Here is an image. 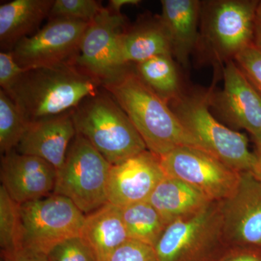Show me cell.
I'll use <instances>...</instances> for the list:
<instances>
[{"label": "cell", "instance_id": "cell-1", "mask_svg": "<svg viewBox=\"0 0 261 261\" xmlns=\"http://www.w3.org/2000/svg\"><path fill=\"white\" fill-rule=\"evenodd\" d=\"M132 65L119 78L102 87L126 113L147 150L161 158L178 147L201 149L169 105L141 80Z\"/></svg>", "mask_w": 261, "mask_h": 261}, {"label": "cell", "instance_id": "cell-2", "mask_svg": "<svg viewBox=\"0 0 261 261\" xmlns=\"http://www.w3.org/2000/svg\"><path fill=\"white\" fill-rule=\"evenodd\" d=\"M102 84L75 63L25 70L6 92L30 122L72 111Z\"/></svg>", "mask_w": 261, "mask_h": 261}, {"label": "cell", "instance_id": "cell-3", "mask_svg": "<svg viewBox=\"0 0 261 261\" xmlns=\"http://www.w3.org/2000/svg\"><path fill=\"white\" fill-rule=\"evenodd\" d=\"M72 118L76 133L112 166L147 149L126 113L103 87L74 108Z\"/></svg>", "mask_w": 261, "mask_h": 261}, {"label": "cell", "instance_id": "cell-4", "mask_svg": "<svg viewBox=\"0 0 261 261\" xmlns=\"http://www.w3.org/2000/svg\"><path fill=\"white\" fill-rule=\"evenodd\" d=\"M258 2L202 1L198 42L195 49L201 61L226 64L253 42Z\"/></svg>", "mask_w": 261, "mask_h": 261}, {"label": "cell", "instance_id": "cell-5", "mask_svg": "<svg viewBox=\"0 0 261 261\" xmlns=\"http://www.w3.org/2000/svg\"><path fill=\"white\" fill-rule=\"evenodd\" d=\"M212 90L184 92L169 106L201 149L238 172L250 171L256 154L249 149L246 136L230 129L213 116Z\"/></svg>", "mask_w": 261, "mask_h": 261}, {"label": "cell", "instance_id": "cell-6", "mask_svg": "<svg viewBox=\"0 0 261 261\" xmlns=\"http://www.w3.org/2000/svg\"><path fill=\"white\" fill-rule=\"evenodd\" d=\"M111 166L87 139L76 134L57 171L53 194L69 199L84 214H91L108 202Z\"/></svg>", "mask_w": 261, "mask_h": 261}, {"label": "cell", "instance_id": "cell-7", "mask_svg": "<svg viewBox=\"0 0 261 261\" xmlns=\"http://www.w3.org/2000/svg\"><path fill=\"white\" fill-rule=\"evenodd\" d=\"M22 249L47 255L68 239L81 237L86 215L69 199L53 194L20 205Z\"/></svg>", "mask_w": 261, "mask_h": 261}, {"label": "cell", "instance_id": "cell-8", "mask_svg": "<svg viewBox=\"0 0 261 261\" xmlns=\"http://www.w3.org/2000/svg\"><path fill=\"white\" fill-rule=\"evenodd\" d=\"M223 238L221 202L173 221L154 246L157 261H198Z\"/></svg>", "mask_w": 261, "mask_h": 261}, {"label": "cell", "instance_id": "cell-9", "mask_svg": "<svg viewBox=\"0 0 261 261\" xmlns=\"http://www.w3.org/2000/svg\"><path fill=\"white\" fill-rule=\"evenodd\" d=\"M126 17L108 8L89 23L81 42L75 64L104 84L114 82L132 65L124 64L120 38L126 29Z\"/></svg>", "mask_w": 261, "mask_h": 261}, {"label": "cell", "instance_id": "cell-10", "mask_svg": "<svg viewBox=\"0 0 261 261\" xmlns=\"http://www.w3.org/2000/svg\"><path fill=\"white\" fill-rule=\"evenodd\" d=\"M159 159L166 176L185 181L213 202L229 197L240 180L241 172L197 147H178Z\"/></svg>", "mask_w": 261, "mask_h": 261}, {"label": "cell", "instance_id": "cell-11", "mask_svg": "<svg viewBox=\"0 0 261 261\" xmlns=\"http://www.w3.org/2000/svg\"><path fill=\"white\" fill-rule=\"evenodd\" d=\"M89 24L68 19H48L37 33L17 43L12 53L24 70L75 63Z\"/></svg>", "mask_w": 261, "mask_h": 261}, {"label": "cell", "instance_id": "cell-12", "mask_svg": "<svg viewBox=\"0 0 261 261\" xmlns=\"http://www.w3.org/2000/svg\"><path fill=\"white\" fill-rule=\"evenodd\" d=\"M223 238L235 245L261 246V182L240 173L234 191L221 202Z\"/></svg>", "mask_w": 261, "mask_h": 261}, {"label": "cell", "instance_id": "cell-13", "mask_svg": "<svg viewBox=\"0 0 261 261\" xmlns=\"http://www.w3.org/2000/svg\"><path fill=\"white\" fill-rule=\"evenodd\" d=\"M224 87L211 92V106L237 128L251 134L254 140L261 137V95L250 83L234 61L223 68Z\"/></svg>", "mask_w": 261, "mask_h": 261}, {"label": "cell", "instance_id": "cell-14", "mask_svg": "<svg viewBox=\"0 0 261 261\" xmlns=\"http://www.w3.org/2000/svg\"><path fill=\"white\" fill-rule=\"evenodd\" d=\"M0 177L10 197L23 205L54 193L57 170L40 158L13 149L1 155Z\"/></svg>", "mask_w": 261, "mask_h": 261}, {"label": "cell", "instance_id": "cell-15", "mask_svg": "<svg viewBox=\"0 0 261 261\" xmlns=\"http://www.w3.org/2000/svg\"><path fill=\"white\" fill-rule=\"evenodd\" d=\"M165 176L159 158L147 149L111 166L108 183V202L123 208L145 202Z\"/></svg>", "mask_w": 261, "mask_h": 261}, {"label": "cell", "instance_id": "cell-16", "mask_svg": "<svg viewBox=\"0 0 261 261\" xmlns=\"http://www.w3.org/2000/svg\"><path fill=\"white\" fill-rule=\"evenodd\" d=\"M72 111L30 122L17 152L40 158L58 171L77 134Z\"/></svg>", "mask_w": 261, "mask_h": 261}, {"label": "cell", "instance_id": "cell-17", "mask_svg": "<svg viewBox=\"0 0 261 261\" xmlns=\"http://www.w3.org/2000/svg\"><path fill=\"white\" fill-rule=\"evenodd\" d=\"M159 15L171 42L172 56L187 67L198 42L201 6L199 0H162Z\"/></svg>", "mask_w": 261, "mask_h": 261}, {"label": "cell", "instance_id": "cell-18", "mask_svg": "<svg viewBox=\"0 0 261 261\" xmlns=\"http://www.w3.org/2000/svg\"><path fill=\"white\" fill-rule=\"evenodd\" d=\"M55 0H14L0 5V45L11 51L17 43L40 29Z\"/></svg>", "mask_w": 261, "mask_h": 261}, {"label": "cell", "instance_id": "cell-19", "mask_svg": "<svg viewBox=\"0 0 261 261\" xmlns=\"http://www.w3.org/2000/svg\"><path fill=\"white\" fill-rule=\"evenodd\" d=\"M81 238L92 248L97 261H108L113 252L129 240L121 207L106 203L86 215Z\"/></svg>", "mask_w": 261, "mask_h": 261}, {"label": "cell", "instance_id": "cell-20", "mask_svg": "<svg viewBox=\"0 0 261 261\" xmlns=\"http://www.w3.org/2000/svg\"><path fill=\"white\" fill-rule=\"evenodd\" d=\"M122 61L135 65L155 56L171 55V42L159 15L126 27L120 38Z\"/></svg>", "mask_w": 261, "mask_h": 261}, {"label": "cell", "instance_id": "cell-21", "mask_svg": "<svg viewBox=\"0 0 261 261\" xmlns=\"http://www.w3.org/2000/svg\"><path fill=\"white\" fill-rule=\"evenodd\" d=\"M166 225L195 214L213 202L193 187L178 178L165 176L149 197Z\"/></svg>", "mask_w": 261, "mask_h": 261}, {"label": "cell", "instance_id": "cell-22", "mask_svg": "<svg viewBox=\"0 0 261 261\" xmlns=\"http://www.w3.org/2000/svg\"><path fill=\"white\" fill-rule=\"evenodd\" d=\"M141 80L169 105L184 91L176 62L171 55H163L134 65Z\"/></svg>", "mask_w": 261, "mask_h": 261}, {"label": "cell", "instance_id": "cell-23", "mask_svg": "<svg viewBox=\"0 0 261 261\" xmlns=\"http://www.w3.org/2000/svg\"><path fill=\"white\" fill-rule=\"evenodd\" d=\"M129 240L154 247L166 228L162 218L148 201L121 208Z\"/></svg>", "mask_w": 261, "mask_h": 261}, {"label": "cell", "instance_id": "cell-24", "mask_svg": "<svg viewBox=\"0 0 261 261\" xmlns=\"http://www.w3.org/2000/svg\"><path fill=\"white\" fill-rule=\"evenodd\" d=\"M29 122L4 90H0V151L5 154L15 149L23 138Z\"/></svg>", "mask_w": 261, "mask_h": 261}, {"label": "cell", "instance_id": "cell-25", "mask_svg": "<svg viewBox=\"0 0 261 261\" xmlns=\"http://www.w3.org/2000/svg\"><path fill=\"white\" fill-rule=\"evenodd\" d=\"M23 224L20 205L0 186V247L1 252L22 249Z\"/></svg>", "mask_w": 261, "mask_h": 261}, {"label": "cell", "instance_id": "cell-26", "mask_svg": "<svg viewBox=\"0 0 261 261\" xmlns=\"http://www.w3.org/2000/svg\"><path fill=\"white\" fill-rule=\"evenodd\" d=\"M104 9L95 0H55L49 18H63L90 23Z\"/></svg>", "mask_w": 261, "mask_h": 261}, {"label": "cell", "instance_id": "cell-27", "mask_svg": "<svg viewBox=\"0 0 261 261\" xmlns=\"http://www.w3.org/2000/svg\"><path fill=\"white\" fill-rule=\"evenodd\" d=\"M47 261H97L92 248L81 238L58 244L47 255Z\"/></svg>", "mask_w": 261, "mask_h": 261}, {"label": "cell", "instance_id": "cell-28", "mask_svg": "<svg viewBox=\"0 0 261 261\" xmlns=\"http://www.w3.org/2000/svg\"><path fill=\"white\" fill-rule=\"evenodd\" d=\"M244 75L261 95V49L253 42L234 58Z\"/></svg>", "mask_w": 261, "mask_h": 261}, {"label": "cell", "instance_id": "cell-29", "mask_svg": "<svg viewBox=\"0 0 261 261\" xmlns=\"http://www.w3.org/2000/svg\"><path fill=\"white\" fill-rule=\"evenodd\" d=\"M108 261H157L153 247L128 240L117 248Z\"/></svg>", "mask_w": 261, "mask_h": 261}, {"label": "cell", "instance_id": "cell-30", "mask_svg": "<svg viewBox=\"0 0 261 261\" xmlns=\"http://www.w3.org/2000/svg\"><path fill=\"white\" fill-rule=\"evenodd\" d=\"M24 70L15 61L12 51L0 53V86L8 92L24 73Z\"/></svg>", "mask_w": 261, "mask_h": 261}, {"label": "cell", "instance_id": "cell-31", "mask_svg": "<svg viewBox=\"0 0 261 261\" xmlns=\"http://www.w3.org/2000/svg\"><path fill=\"white\" fill-rule=\"evenodd\" d=\"M3 261H47V255L20 249L13 252H1Z\"/></svg>", "mask_w": 261, "mask_h": 261}, {"label": "cell", "instance_id": "cell-32", "mask_svg": "<svg viewBox=\"0 0 261 261\" xmlns=\"http://www.w3.org/2000/svg\"><path fill=\"white\" fill-rule=\"evenodd\" d=\"M253 43L261 49V1L258 2L255 13Z\"/></svg>", "mask_w": 261, "mask_h": 261}, {"label": "cell", "instance_id": "cell-33", "mask_svg": "<svg viewBox=\"0 0 261 261\" xmlns=\"http://www.w3.org/2000/svg\"><path fill=\"white\" fill-rule=\"evenodd\" d=\"M140 0H111L109 2L110 10L117 13H121V9L126 5H137L140 4Z\"/></svg>", "mask_w": 261, "mask_h": 261}, {"label": "cell", "instance_id": "cell-34", "mask_svg": "<svg viewBox=\"0 0 261 261\" xmlns=\"http://www.w3.org/2000/svg\"><path fill=\"white\" fill-rule=\"evenodd\" d=\"M250 172L261 182V155L256 154V160Z\"/></svg>", "mask_w": 261, "mask_h": 261}, {"label": "cell", "instance_id": "cell-35", "mask_svg": "<svg viewBox=\"0 0 261 261\" xmlns=\"http://www.w3.org/2000/svg\"><path fill=\"white\" fill-rule=\"evenodd\" d=\"M228 261H261V257L255 254H243Z\"/></svg>", "mask_w": 261, "mask_h": 261}, {"label": "cell", "instance_id": "cell-36", "mask_svg": "<svg viewBox=\"0 0 261 261\" xmlns=\"http://www.w3.org/2000/svg\"><path fill=\"white\" fill-rule=\"evenodd\" d=\"M255 140V145H256L257 148V154H260L261 155V137H259L258 139H256Z\"/></svg>", "mask_w": 261, "mask_h": 261}, {"label": "cell", "instance_id": "cell-37", "mask_svg": "<svg viewBox=\"0 0 261 261\" xmlns=\"http://www.w3.org/2000/svg\"><path fill=\"white\" fill-rule=\"evenodd\" d=\"M1 261H3V260H2Z\"/></svg>", "mask_w": 261, "mask_h": 261}]
</instances>
